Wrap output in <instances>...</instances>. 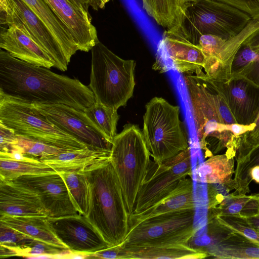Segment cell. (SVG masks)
I'll return each instance as SVG.
<instances>
[{
	"label": "cell",
	"mask_w": 259,
	"mask_h": 259,
	"mask_svg": "<svg viewBox=\"0 0 259 259\" xmlns=\"http://www.w3.org/2000/svg\"><path fill=\"white\" fill-rule=\"evenodd\" d=\"M65 248L53 245L52 244L34 240L30 243L26 245L23 249L21 256L28 258L29 257L36 256L42 254L56 255Z\"/></svg>",
	"instance_id": "d590c367"
},
{
	"label": "cell",
	"mask_w": 259,
	"mask_h": 259,
	"mask_svg": "<svg viewBox=\"0 0 259 259\" xmlns=\"http://www.w3.org/2000/svg\"><path fill=\"white\" fill-rule=\"evenodd\" d=\"M233 7L248 14L252 19L259 20V0H215Z\"/></svg>",
	"instance_id": "8d00e7d4"
},
{
	"label": "cell",
	"mask_w": 259,
	"mask_h": 259,
	"mask_svg": "<svg viewBox=\"0 0 259 259\" xmlns=\"http://www.w3.org/2000/svg\"><path fill=\"white\" fill-rule=\"evenodd\" d=\"M157 165L152 174L144 180L132 213L140 212L157 203L173 191L182 180L191 175L190 147Z\"/></svg>",
	"instance_id": "8fae6325"
},
{
	"label": "cell",
	"mask_w": 259,
	"mask_h": 259,
	"mask_svg": "<svg viewBox=\"0 0 259 259\" xmlns=\"http://www.w3.org/2000/svg\"><path fill=\"white\" fill-rule=\"evenodd\" d=\"M253 123L254 128L242 135L238 139L236 150L240 162L244 160L259 147V113Z\"/></svg>",
	"instance_id": "e575fe53"
},
{
	"label": "cell",
	"mask_w": 259,
	"mask_h": 259,
	"mask_svg": "<svg viewBox=\"0 0 259 259\" xmlns=\"http://www.w3.org/2000/svg\"><path fill=\"white\" fill-rule=\"evenodd\" d=\"M91 7L95 10L103 9L102 0H92Z\"/></svg>",
	"instance_id": "7bdbcfd3"
},
{
	"label": "cell",
	"mask_w": 259,
	"mask_h": 259,
	"mask_svg": "<svg viewBox=\"0 0 259 259\" xmlns=\"http://www.w3.org/2000/svg\"><path fill=\"white\" fill-rule=\"evenodd\" d=\"M56 171L38 159L16 160L0 156V181H11L20 176Z\"/></svg>",
	"instance_id": "4316f807"
},
{
	"label": "cell",
	"mask_w": 259,
	"mask_h": 259,
	"mask_svg": "<svg viewBox=\"0 0 259 259\" xmlns=\"http://www.w3.org/2000/svg\"><path fill=\"white\" fill-rule=\"evenodd\" d=\"M124 248L127 259H197L208 256L205 253L181 244Z\"/></svg>",
	"instance_id": "484cf974"
},
{
	"label": "cell",
	"mask_w": 259,
	"mask_h": 259,
	"mask_svg": "<svg viewBox=\"0 0 259 259\" xmlns=\"http://www.w3.org/2000/svg\"><path fill=\"white\" fill-rule=\"evenodd\" d=\"M209 219L213 220L226 231L242 235L259 246V231L248 219L235 215L217 214L211 215Z\"/></svg>",
	"instance_id": "1f68e13d"
},
{
	"label": "cell",
	"mask_w": 259,
	"mask_h": 259,
	"mask_svg": "<svg viewBox=\"0 0 259 259\" xmlns=\"http://www.w3.org/2000/svg\"><path fill=\"white\" fill-rule=\"evenodd\" d=\"M32 105L55 125L88 148L111 152L112 141L96 126L84 111L63 104Z\"/></svg>",
	"instance_id": "7c38bea8"
},
{
	"label": "cell",
	"mask_w": 259,
	"mask_h": 259,
	"mask_svg": "<svg viewBox=\"0 0 259 259\" xmlns=\"http://www.w3.org/2000/svg\"><path fill=\"white\" fill-rule=\"evenodd\" d=\"M89 88L96 102L117 110L133 96L136 62L124 60L99 41L92 49Z\"/></svg>",
	"instance_id": "3957f363"
},
{
	"label": "cell",
	"mask_w": 259,
	"mask_h": 259,
	"mask_svg": "<svg viewBox=\"0 0 259 259\" xmlns=\"http://www.w3.org/2000/svg\"><path fill=\"white\" fill-rule=\"evenodd\" d=\"M146 13L165 30L178 32L184 30L186 7L178 0H142Z\"/></svg>",
	"instance_id": "cb8c5ba5"
},
{
	"label": "cell",
	"mask_w": 259,
	"mask_h": 259,
	"mask_svg": "<svg viewBox=\"0 0 259 259\" xmlns=\"http://www.w3.org/2000/svg\"><path fill=\"white\" fill-rule=\"evenodd\" d=\"M49 225L58 239L73 252L92 253L110 247L99 231L83 214L48 217Z\"/></svg>",
	"instance_id": "4fadbf2b"
},
{
	"label": "cell",
	"mask_w": 259,
	"mask_h": 259,
	"mask_svg": "<svg viewBox=\"0 0 259 259\" xmlns=\"http://www.w3.org/2000/svg\"><path fill=\"white\" fill-rule=\"evenodd\" d=\"M194 215L195 209H185L145 219L129 228L121 245L125 248L187 245L195 232Z\"/></svg>",
	"instance_id": "9c48e42d"
},
{
	"label": "cell",
	"mask_w": 259,
	"mask_h": 259,
	"mask_svg": "<svg viewBox=\"0 0 259 259\" xmlns=\"http://www.w3.org/2000/svg\"><path fill=\"white\" fill-rule=\"evenodd\" d=\"M110 160L118 177L130 215L148 171L150 153L142 131L126 124L113 139Z\"/></svg>",
	"instance_id": "277c9868"
},
{
	"label": "cell",
	"mask_w": 259,
	"mask_h": 259,
	"mask_svg": "<svg viewBox=\"0 0 259 259\" xmlns=\"http://www.w3.org/2000/svg\"><path fill=\"white\" fill-rule=\"evenodd\" d=\"M222 83L236 122L253 124L259 113V87L241 76H232Z\"/></svg>",
	"instance_id": "e0dca14e"
},
{
	"label": "cell",
	"mask_w": 259,
	"mask_h": 259,
	"mask_svg": "<svg viewBox=\"0 0 259 259\" xmlns=\"http://www.w3.org/2000/svg\"><path fill=\"white\" fill-rule=\"evenodd\" d=\"M259 28V20L251 19L243 30L226 40L217 55L209 60L204 68L205 75L212 81L225 83L231 78V67L236 53L242 43Z\"/></svg>",
	"instance_id": "ffe728a7"
},
{
	"label": "cell",
	"mask_w": 259,
	"mask_h": 259,
	"mask_svg": "<svg viewBox=\"0 0 259 259\" xmlns=\"http://www.w3.org/2000/svg\"><path fill=\"white\" fill-rule=\"evenodd\" d=\"M0 123L19 137L65 151L87 146L49 121L32 104L0 97Z\"/></svg>",
	"instance_id": "8992f818"
},
{
	"label": "cell",
	"mask_w": 259,
	"mask_h": 259,
	"mask_svg": "<svg viewBox=\"0 0 259 259\" xmlns=\"http://www.w3.org/2000/svg\"><path fill=\"white\" fill-rule=\"evenodd\" d=\"M18 150L28 156L38 159L45 156L66 151L38 141L19 136H17L13 146L12 150Z\"/></svg>",
	"instance_id": "d6a6232c"
},
{
	"label": "cell",
	"mask_w": 259,
	"mask_h": 259,
	"mask_svg": "<svg viewBox=\"0 0 259 259\" xmlns=\"http://www.w3.org/2000/svg\"><path fill=\"white\" fill-rule=\"evenodd\" d=\"M184 78L200 148L206 152L209 140L214 138L218 141V151L224 147L231 148L236 138L220 118L213 88L205 73L185 74Z\"/></svg>",
	"instance_id": "ba28073f"
},
{
	"label": "cell",
	"mask_w": 259,
	"mask_h": 259,
	"mask_svg": "<svg viewBox=\"0 0 259 259\" xmlns=\"http://www.w3.org/2000/svg\"><path fill=\"white\" fill-rule=\"evenodd\" d=\"M34 239L0 221V245L14 250L21 256L25 246Z\"/></svg>",
	"instance_id": "836d02e7"
},
{
	"label": "cell",
	"mask_w": 259,
	"mask_h": 259,
	"mask_svg": "<svg viewBox=\"0 0 259 259\" xmlns=\"http://www.w3.org/2000/svg\"><path fill=\"white\" fill-rule=\"evenodd\" d=\"M0 154H6L13 149L17 136L10 128L0 123Z\"/></svg>",
	"instance_id": "f35d334b"
},
{
	"label": "cell",
	"mask_w": 259,
	"mask_h": 259,
	"mask_svg": "<svg viewBox=\"0 0 259 259\" xmlns=\"http://www.w3.org/2000/svg\"><path fill=\"white\" fill-rule=\"evenodd\" d=\"M232 76L243 77L259 87V58L246 66L239 73Z\"/></svg>",
	"instance_id": "ab89813d"
},
{
	"label": "cell",
	"mask_w": 259,
	"mask_h": 259,
	"mask_svg": "<svg viewBox=\"0 0 259 259\" xmlns=\"http://www.w3.org/2000/svg\"><path fill=\"white\" fill-rule=\"evenodd\" d=\"M84 172L91 191L87 218L110 247L121 244L128 232L130 214L110 159Z\"/></svg>",
	"instance_id": "7a4b0ae2"
},
{
	"label": "cell",
	"mask_w": 259,
	"mask_h": 259,
	"mask_svg": "<svg viewBox=\"0 0 259 259\" xmlns=\"http://www.w3.org/2000/svg\"><path fill=\"white\" fill-rule=\"evenodd\" d=\"M168 58L172 68L185 74L199 75L203 71L207 57L200 45L193 44L185 30L172 32L165 30L159 45L156 61Z\"/></svg>",
	"instance_id": "9a60e30c"
},
{
	"label": "cell",
	"mask_w": 259,
	"mask_h": 259,
	"mask_svg": "<svg viewBox=\"0 0 259 259\" xmlns=\"http://www.w3.org/2000/svg\"><path fill=\"white\" fill-rule=\"evenodd\" d=\"M76 7L89 12V8L91 7L92 0H69Z\"/></svg>",
	"instance_id": "60d3db41"
},
{
	"label": "cell",
	"mask_w": 259,
	"mask_h": 259,
	"mask_svg": "<svg viewBox=\"0 0 259 259\" xmlns=\"http://www.w3.org/2000/svg\"><path fill=\"white\" fill-rule=\"evenodd\" d=\"M67 186L71 200L79 213L87 216L90 207L91 191L84 172H58Z\"/></svg>",
	"instance_id": "83f0119b"
},
{
	"label": "cell",
	"mask_w": 259,
	"mask_h": 259,
	"mask_svg": "<svg viewBox=\"0 0 259 259\" xmlns=\"http://www.w3.org/2000/svg\"><path fill=\"white\" fill-rule=\"evenodd\" d=\"M102 6L103 8L105 6V5L108 3L110 0H102Z\"/></svg>",
	"instance_id": "f6af8a7d"
},
{
	"label": "cell",
	"mask_w": 259,
	"mask_h": 259,
	"mask_svg": "<svg viewBox=\"0 0 259 259\" xmlns=\"http://www.w3.org/2000/svg\"><path fill=\"white\" fill-rule=\"evenodd\" d=\"M0 48L12 56L30 64L48 68L54 67L48 54L15 26H0Z\"/></svg>",
	"instance_id": "d6986e66"
},
{
	"label": "cell",
	"mask_w": 259,
	"mask_h": 259,
	"mask_svg": "<svg viewBox=\"0 0 259 259\" xmlns=\"http://www.w3.org/2000/svg\"><path fill=\"white\" fill-rule=\"evenodd\" d=\"M185 209H195L193 184L190 178L182 180L177 187L151 207L129 218V228L148 218L163 213Z\"/></svg>",
	"instance_id": "44dd1931"
},
{
	"label": "cell",
	"mask_w": 259,
	"mask_h": 259,
	"mask_svg": "<svg viewBox=\"0 0 259 259\" xmlns=\"http://www.w3.org/2000/svg\"><path fill=\"white\" fill-rule=\"evenodd\" d=\"M45 215L25 217L0 216V221L28 236L61 248L68 249L56 236L50 228Z\"/></svg>",
	"instance_id": "d4e9b609"
},
{
	"label": "cell",
	"mask_w": 259,
	"mask_h": 259,
	"mask_svg": "<svg viewBox=\"0 0 259 259\" xmlns=\"http://www.w3.org/2000/svg\"><path fill=\"white\" fill-rule=\"evenodd\" d=\"M232 201L223 203L218 208L212 207V215L226 214L249 218L259 214V195L234 196Z\"/></svg>",
	"instance_id": "4dcf8cb0"
},
{
	"label": "cell",
	"mask_w": 259,
	"mask_h": 259,
	"mask_svg": "<svg viewBox=\"0 0 259 259\" xmlns=\"http://www.w3.org/2000/svg\"><path fill=\"white\" fill-rule=\"evenodd\" d=\"M46 1L70 30L78 50H91L99 40L89 12L76 7L69 0Z\"/></svg>",
	"instance_id": "2e32d148"
},
{
	"label": "cell",
	"mask_w": 259,
	"mask_h": 259,
	"mask_svg": "<svg viewBox=\"0 0 259 259\" xmlns=\"http://www.w3.org/2000/svg\"><path fill=\"white\" fill-rule=\"evenodd\" d=\"M0 25L19 29L48 54L54 67L67 70L69 62L62 48L46 25L22 0H0Z\"/></svg>",
	"instance_id": "30bf717a"
},
{
	"label": "cell",
	"mask_w": 259,
	"mask_h": 259,
	"mask_svg": "<svg viewBox=\"0 0 259 259\" xmlns=\"http://www.w3.org/2000/svg\"><path fill=\"white\" fill-rule=\"evenodd\" d=\"M117 111L96 102L84 112L96 126L113 141L117 135L116 126L119 117Z\"/></svg>",
	"instance_id": "f546056e"
},
{
	"label": "cell",
	"mask_w": 259,
	"mask_h": 259,
	"mask_svg": "<svg viewBox=\"0 0 259 259\" xmlns=\"http://www.w3.org/2000/svg\"><path fill=\"white\" fill-rule=\"evenodd\" d=\"M142 132L155 164L173 157L189 148L180 119V107L155 97L145 105Z\"/></svg>",
	"instance_id": "5b68a950"
},
{
	"label": "cell",
	"mask_w": 259,
	"mask_h": 259,
	"mask_svg": "<svg viewBox=\"0 0 259 259\" xmlns=\"http://www.w3.org/2000/svg\"><path fill=\"white\" fill-rule=\"evenodd\" d=\"M0 97L30 104H63L84 110L96 102L89 86L12 56L1 49Z\"/></svg>",
	"instance_id": "6da1fadb"
},
{
	"label": "cell",
	"mask_w": 259,
	"mask_h": 259,
	"mask_svg": "<svg viewBox=\"0 0 259 259\" xmlns=\"http://www.w3.org/2000/svg\"><path fill=\"white\" fill-rule=\"evenodd\" d=\"M50 30L70 62L78 51L70 30L59 19L46 0H22Z\"/></svg>",
	"instance_id": "603a6c76"
},
{
	"label": "cell",
	"mask_w": 259,
	"mask_h": 259,
	"mask_svg": "<svg viewBox=\"0 0 259 259\" xmlns=\"http://www.w3.org/2000/svg\"><path fill=\"white\" fill-rule=\"evenodd\" d=\"M178 1L182 5L186 7L188 4L193 2H194L196 0H178Z\"/></svg>",
	"instance_id": "ee69618b"
},
{
	"label": "cell",
	"mask_w": 259,
	"mask_h": 259,
	"mask_svg": "<svg viewBox=\"0 0 259 259\" xmlns=\"http://www.w3.org/2000/svg\"><path fill=\"white\" fill-rule=\"evenodd\" d=\"M251 18L243 12L215 0L187 4L184 29L188 38L198 45L201 36L211 34L228 40L240 33Z\"/></svg>",
	"instance_id": "52a82bcc"
},
{
	"label": "cell",
	"mask_w": 259,
	"mask_h": 259,
	"mask_svg": "<svg viewBox=\"0 0 259 259\" xmlns=\"http://www.w3.org/2000/svg\"><path fill=\"white\" fill-rule=\"evenodd\" d=\"M197 172L207 184L227 183L234 172L233 160L227 154L212 155L199 166Z\"/></svg>",
	"instance_id": "f1b7e54d"
},
{
	"label": "cell",
	"mask_w": 259,
	"mask_h": 259,
	"mask_svg": "<svg viewBox=\"0 0 259 259\" xmlns=\"http://www.w3.org/2000/svg\"><path fill=\"white\" fill-rule=\"evenodd\" d=\"M250 175L252 180L259 183V165L252 166L250 170Z\"/></svg>",
	"instance_id": "b9f144b4"
},
{
	"label": "cell",
	"mask_w": 259,
	"mask_h": 259,
	"mask_svg": "<svg viewBox=\"0 0 259 259\" xmlns=\"http://www.w3.org/2000/svg\"><path fill=\"white\" fill-rule=\"evenodd\" d=\"M111 152L96 151L85 147L45 156L39 160L57 172H84L98 163L110 159Z\"/></svg>",
	"instance_id": "7402d4cb"
},
{
	"label": "cell",
	"mask_w": 259,
	"mask_h": 259,
	"mask_svg": "<svg viewBox=\"0 0 259 259\" xmlns=\"http://www.w3.org/2000/svg\"></svg>",
	"instance_id": "bcb514c9"
},
{
	"label": "cell",
	"mask_w": 259,
	"mask_h": 259,
	"mask_svg": "<svg viewBox=\"0 0 259 259\" xmlns=\"http://www.w3.org/2000/svg\"><path fill=\"white\" fill-rule=\"evenodd\" d=\"M11 181L35 192L50 217L79 213L71 200L64 180L57 171L23 175Z\"/></svg>",
	"instance_id": "5bb4252c"
},
{
	"label": "cell",
	"mask_w": 259,
	"mask_h": 259,
	"mask_svg": "<svg viewBox=\"0 0 259 259\" xmlns=\"http://www.w3.org/2000/svg\"><path fill=\"white\" fill-rule=\"evenodd\" d=\"M88 258L127 259V254L125 248L120 244L117 246L110 247L94 253H90Z\"/></svg>",
	"instance_id": "74e56055"
},
{
	"label": "cell",
	"mask_w": 259,
	"mask_h": 259,
	"mask_svg": "<svg viewBox=\"0 0 259 259\" xmlns=\"http://www.w3.org/2000/svg\"><path fill=\"white\" fill-rule=\"evenodd\" d=\"M48 216L38 196L11 181H0V216Z\"/></svg>",
	"instance_id": "ac0fdd59"
}]
</instances>
